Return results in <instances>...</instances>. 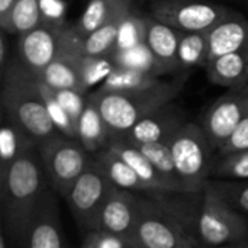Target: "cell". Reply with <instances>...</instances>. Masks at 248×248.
<instances>
[{
  "instance_id": "1",
  "label": "cell",
  "mask_w": 248,
  "mask_h": 248,
  "mask_svg": "<svg viewBox=\"0 0 248 248\" xmlns=\"http://www.w3.org/2000/svg\"><path fill=\"white\" fill-rule=\"evenodd\" d=\"M49 189L38 148L0 171V212L10 243L20 246L31 219Z\"/></svg>"
},
{
  "instance_id": "2",
  "label": "cell",
  "mask_w": 248,
  "mask_h": 248,
  "mask_svg": "<svg viewBox=\"0 0 248 248\" xmlns=\"http://www.w3.org/2000/svg\"><path fill=\"white\" fill-rule=\"evenodd\" d=\"M0 78L1 113L23 128L38 145L60 135L45 108L36 76L16 60L0 73Z\"/></svg>"
},
{
  "instance_id": "3",
  "label": "cell",
  "mask_w": 248,
  "mask_h": 248,
  "mask_svg": "<svg viewBox=\"0 0 248 248\" xmlns=\"http://www.w3.org/2000/svg\"><path fill=\"white\" fill-rule=\"evenodd\" d=\"M187 80V74H177L171 81H160L158 84L129 92V93H90L96 100L99 110L108 124L112 138L125 137L141 119L154 110L174 102Z\"/></svg>"
},
{
  "instance_id": "4",
  "label": "cell",
  "mask_w": 248,
  "mask_h": 248,
  "mask_svg": "<svg viewBox=\"0 0 248 248\" xmlns=\"http://www.w3.org/2000/svg\"><path fill=\"white\" fill-rule=\"evenodd\" d=\"M131 248H199L198 227H192L177 208L141 198L140 214L131 237Z\"/></svg>"
},
{
  "instance_id": "5",
  "label": "cell",
  "mask_w": 248,
  "mask_h": 248,
  "mask_svg": "<svg viewBox=\"0 0 248 248\" xmlns=\"http://www.w3.org/2000/svg\"><path fill=\"white\" fill-rule=\"evenodd\" d=\"M186 193H202L212 176L215 151L202 126L186 122L167 142Z\"/></svg>"
},
{
  "instance_id": "6",
  "label": "cell",
  "mask_w": 248,
  "mask_h": 248,
  "mask_svg": "<svg viewBox=\"0 0 248 248\" xmlns=\"http://www.w3.org/2000/svg\"><path fill=\"white\" fill-rule=\"evenodd\" d=\"M196 227L201 243L208 248L228 247L248 241L247 219L225 201L215 182H208L202 190Z\"/></svg>"
},
{
  "instance_id": "7",
  "label": "cell",
  "mask_w": 248,
  "mask_h": 248,
  "mask_svg": "<svg viewBox=\"0 0 248 248\" xmlns=\"http://www.w3.org/2000/svg\"><path fill=\"white\" fill-rule=\"evenodd\" d=\"M38 151L49 187L64 199L93 158L78 140L61 134L38 145Z\"/></svg>"
},
{
  "instance_id": "8",
  "label": "cell",
  "mask_w": 248,
  "mask_h": 248,
  "mask_svg": "<svg viewBox=\"0 0 248 248\" xmlns=\"http://www.w3.org/2000/svg\"><path fill=\"white\" fill-rule=\"evenodd\" d=\"M110 182L92 158L87 170L73 185L65 198L77 225L86 232L97 230L102 208L112 190Z\"/></svg>"
},
{
  "instance_id": "9",
  "label": "cell",
  "mask_w": 248,
  "mask_h": 248,
  "mask_svg": "<svg viewBox=\"0 0 248 248\" xmlns=\"http://www.w3.org/2000/svg\"><path fill=\"white\" fill-rule=\"evenodd\" d=\"M230 13V7L199 0H157L150 15L180 32H208Z\"/></svg>"
},
{
  "instance_id": "10",
  "label": "cell",
  "mask_w": 248,
  "mask_h": 248,
  "mask_svg": "<svg viewBox=\"0 0 248 248\" xmlns=\"http://www.w3.org/2000/svg\"><path fill=\"white\" fill-rule=\"evenodd\" d=\"M248 116V83L231 87L205 112L202 128L217 151Z\"/></svg>"
},
{
  "instance_id": "11",
  "label": "cell",
  "mask_w": 248,
  "mask_h": 248,
  "mask_svg": "<svg viewBox=\"0 0 248 248\" xmlns=\"http://www.w3.org/2000/svg\"><path fill=\"white\" fill-rule=\"evenodd\" d=\"M67 26L49 28L41 25L23 35H19L17 36L19 62L29 73L38 77L60 55L64 44Z\"/></svg>"
},
{
  "instance_id": "12",
  "label": "cell",
  "mask_w": 248,
  "mask_h": 248,
  "mask_svg": "<svg viewBox=\"0 0 248 248\" xmlns=\"http://www.w3.org/2000/svg\"><path fill=\"white\" fill-rule=\"evenodd\" d=\"M20 248H65L57 193L49 189L31 219Z\"/></svg>"
},
{
  "instance_id": "13",
  "label": "cell",
  "mask_w": 248,
  "mask_h": 248,
  "mask_svg": "<svg viewBox=\"0 0 248 248\" xmlns=\"http://www.w3.org/2000/svg\"><path fill=\"white\" fill-rule=\"evenodd\" d=\"M186 122L183 110L171 102L141 119L122 138L134 145L157 142L167 144Z\"/></svg>"
},
{
  "instance_id": "14",
  "label": "cell",
  "mask_w": 248,
  "mask_h": 248,
  "mask_svg": "<svg viewBox=\"0 0 248 248\" xmlns=\"http://www.w3.org/2000/svg\"><path fill=\"white\" fill-rule=\"evenodd\" d=\"M140 203L141 196H137L134 192L112 187L102 208L97 230H105L128 240L140 214Z\"/></svg>"
},
{
  "instance_id": "15",
  "label": "cell",
  "mask_w": 248,
  "mask_h": 248,
  "mask_svg": "<svg viewBox=\"0 0 248 248\" xmlns=\"http://www.w3.org/2000/svg\"><path fill=\"white\" fill-rule=\"evenodd\" d=\"M147 41L145 44L151 49L158 76L177 74L179 68V41L180 31L158 20L153 15H147Z\"/></svg>"
},
{
  "instance_id": "16",
  "label": "cell",
  "mask_w": 248,
  "mask_h": 248,
  "mask_svg": "<svg viewBox=\"0 0 248 248\" xmlns=\"http://www.w3.org/2000/svg\"><path fill=\"white\" fill-rule=\"evenodd\" d=\"M208 33V64L248 45V19L241 13H231L217 23ZM206 64V65H208Z\"/></svg>"
},
{
  "instance_id": "17",
  "label": "cell",
  "mask_w": 248,
  "mask_h": 248,
  "mask_svg": "<svg viewBox=\"0 0 248 248\" xmlns=\"http://www.w3.org/2000/svg\"><path fill=\"white\" fill-rule=\"evenodd\" d=\"M110 150H113L121 158H124L138 174V177L142 180L145 187L150 193L154 195H176L170 185L160 176V173L155 170L153 163L129 141L125 138H112V142L109 145Z\"/></svg>"
},
{
  "instance_id": "18",
  "label": "cell",
  "mask_w": 248,
  "mask_h": 248,
  "mask_svg": "<svg viewBox=\"0 0 248 248\" xmlns=\"http://www.w3.org/2000/svg\"><path fill=\"white\" fill-rule=\"evenodd\" d=\"M77 140L92 155L108 150L112 142V132L92 94H89L87 106L77 124Z\"/></svg>"
},
{
  "instance_id": "19",
  "label": "cell",
  "mask_w": 248,
  "mask_h": 248,
  "mask_svg": "<svg viewBox=\"0 0 248 248\" xmlns=\"http://www.w3.org/2000/svg\"><path fill=\"white\" fill-rule=\"evenodd\" d=\"M211 83L221 87H238L248 83V45L240 51L227 54L206 65Z\"/></svg>"
},
{
  "instance_id": "20",
  "label": "cell",
  "mask_w": 248,
  "mask_h": 248,
  "mask_svg": "<svg viewBox=\"0 0 248 248\" xmlns=\"http://www.w3.org/2000/svg\"><path fill=\"white\" fill-rule=\"evenodd\" d=\"M93 158L113 187L129 190L134 193H150L142 180L134 171V169L113 150L108 148L102 153L94 154Z\"/></svg>"
},
{
  "instance_id": "21",
  "label": "cell",
  "mask_w": 248,
  "mask_h": 248,
  "mask_svg": "<svg viewBox=\"0 0 248 248\" xmlns=\"http://www.w3.org/2000/svg\"><path fill=\"white\" fill-rule=\"evenodd\" d=\"M38 148L36 141L16 122L1 113L0 125V171L19 160L31 150Z\"/></svg>"
},
{
  "instance_id": "22",
  "label": "cell",
  "mask_w": 248,
  "mask_h": 248,
  "mask_svg": "<svg viewBox=\"0 0 248 248\" xmlns=\"http://www.w3.org/2000/svg\"><path fill=\"white\" fill-rule=\"evenodd\" d=\"M129 7H132L131 0H90L84 13L74 25V29L81 38H86L108 23L119 12Z\"/></svg>"
},
{
  "instance_id": "23",
  "label": "cell",
  "mask_w": 248,
  "mask_h": 248,
  "mask_svg": "<svg viewBox=\"0 0 248 248\" xmlns=\"http://www.w3.org/2000/svg\"><path fill=\"white\" fill-rule=\"evenodd\" d=\"M132 12V7L119 12L108 23L96 29L89 36L83 38V52L87 57H109L115 48L121 23Z\"/></svg>"
},
{
  "instance_id": "24",
  "label": "cell",
  "mask_w": 248,
  "mask_h": 248,
  "mask_svg": "<svg viewBox=\"0 0 248 248\" xmlns=\"http://www.w3.org/2000/svg\"><path fill=\"white\" fill-rule=\"evenodd\" d=\"M208 64V33L182 32L179 41L177 74H187L196 67L206 68Z\"/></svg>"
},
{
  "instance_id": "25",
  "label": "cell",
  "mask_w": 248,
  "mask_h": 248,
  "mask_svg": "<svg viewBox=\"0 0 248 248\" xmlns=\"http://www.w3.org/2000/svg\"><path fill=\"white\" fill-rule=\"evenodd\" d=\"M160 81H161L160 77L150 74V73L115 67V70L109 74V77L100 84L97 92L129 93V92H137V90H144V89L153 87V86L158 84Z\"/></svg>"
},
{
  "instance_id": "26",
  "label": "cell",
  "mask_w": 248,
  "mask_h": 248,
  "mask_svg": "<svg viewBox=\"0 0 248 248\" xmlns=\"http://www.w3.org/2000/svg\"><path fill=\"white\" fill-rule=\"evenodd\" d=\"M155 167L160 176L170 185L174 193H186V189L179 177L174 158L169 144L157 142V144H140L135 145ZM187 195V193H186Z\"/></svg>"
},
{
  "instance_id": "27",
  "label": "cell",
  "mask_w": 248,
  "mask_h": 248,
  "mask_svg": "<svg viewBox=\"0 0 248 248\" xmlns=\"http://www.w3.org/2000/svg\"><path fill=\"white\" fill-rule=\"evenodd\" d=\"M38 26H41V0H16L1 31L19 36Z\"/></svg>"
},
{
  "instance_id": "28",
  "label": "cell",
  "mask_w": 248,
  "mask_h": 248,
  "mask_svg": "<svg viewBox=\"0 0 248 248\" xmlns=\"http://www.w3.org/2000/svg\"><path fill=\"white\" fill-rule=\"evenodd\" d=\"M109 58L112 60L115 67L150 73V74L160 77L155 58L147 44H142V45H138L135 48L125 49V51H113L109 55Z\"/></svg>"
},
{
  "instance_id": "29",
  "label": "cell",
  "mask_w": 248,
  "mask_h": 248,
  "mask_svg": "<svg viewBox=\"0 0 248 248\" xmlns=\"http://www.w3.org/2000/svg\"><path fill=\"white\" fill-rule=\"evenodd\" d=\"M36 80H38V86H39L45 108H46L48 115H49L54 126L57 128V131L67 138L77 140V126L73 122V119L68 116V113L64 110V108L60 105L54 89H51L48 84H45L41 78L36 77Z\"/></svg>"
},
{
  "instance_id": "30",
  "label": "cell",
  "mask_w": 248,
  "mask_h": 248,
  "mask_svg": "<svg viewBox=\"0 0 248 248\" xmlns=\"http://www.w3.org/2000/svg\"><path fill=\"white\" fill-rule=\"evenodd\" d=\"M145 41H147V17L137 15L132 10L121 23L113 51L131 49V48L145 44Z\"/></svg>"
},
{
  "instance_id": "31",
  "label": "cell",
  "mask_w": 248,
  "mask_h": 248,
  "mask_svg": "<svg viewBox=\"0 0 248 248\" xmlns=\"http://www.w3.org/2000/svg\"><path fill=\"white\" fill-rule=\"evenodd\" d=\"M81 83L86 92L96 84H102L115 70V64L109 57H87L83 55L78 62Z\"/></svg>"
},
{
  "instance_id": "32",
  "label": "cell",
  "mask_w": 248,
  "mask_h": 248,
  "mask_svg": "<svg viewBox=\"0 0 248 248\" xmlns=\"http://www.w3.org/2000/svg\"><path fill=\"white\" fill-rule=\"evenodd\" d=\"M212 176L230 180L248 179V151H240L219 157L215 161Z\"/></svg>"
},
{
  "instance_id": "33",
  "label": "cell",
  "mask_w": 248,
  "mask_h": 248,
  "mask_svg": "<svg viewBox=\"0 0 248 248\" xmlns=\"http://www.w3.org/2000/svg\"><path fill=\"white\" fill-rule=\"evenodd\" d=\"M55 96L60 102V105L64 108V110L68 113V116L73 119V122L78 124L89 100V94L78 92V90H54Z\"/></svg>"
},
{
  "instance_id": "34",
  "label": "cell",
  "mask_w": 248,
  "mask_h": 248,
  "mask_svg": "<svg viewBox=\"0 0 248 248\" xmlns=\"http://www.w3.org/2000/svg\"><path fill=\"white\" fill-rule=\"evenodd\" d=\"M215 186L234 209L248 214V183L215 182Z\"/></svg>"
},
{
  "instance_id": "35",
  "label": "cell",
  "mask_w": 248,
  "mask_h": 248,
  "mask_svg": "<svg viewBox=\"0 0 248 248\" xmlns=\"http://www.w3.org/2000/svg\"><path fill=\"white\" fill-rule=\"evenodd\" d=\"M67 1L65 0H41V25L49 28H64Z\"/></svg>"
},
{
  "instance_id": "36",
  "label": "cell",
  "mask_w": 248,
  "mask_h": 248,
  "mask_svg": "<svg viewBox=\"0 0 248 248\" xmlns=\"http://www.w3.org/2000/svg\"><path fill=\"white\" fill-rule=\"evenodd\" d=\"M81 248H131L126 238L108 232L105 230H93L84 234Z\"/></svg>"
},
{
  "instance_id": "37",
  "label": "cell",
  "mask_w": 248,
  "mask_h": 248,
  "mask_svg": "<svg viewBox=\"0 0 248 248\" xmlns=\"http://www.w3.org/2000/svg\"><path fill=\"white\" fill-rule=\"evenodd\" d=\"M240 151H248V116H246V119L232 132V135L217 151V155L224 157Z\"/></svg>"
},
{
  "instance_id": "38",
  "label": "cell",
  "mask_w": 248,
  "mask_h": 248,
  "mask_svg": "<svg viewBox=\"0 0 248 248\" xmlns=\"http://www.w3.org/2000/svg\"><path fill=\"white\" fill-rule=\"evenodd\" d=\"M7 32L1 31L0 32V73H3L7 65L10 64L12 61V55H10V51H9V41H7Z\"/></svg>"
},
{
  "instance_id": "39",
  "label": "cell",
  "mask_w": 248,
  "mask_h": 248,
  "mask_svg": "<svg viewBox=\"0 0 248 248\" xmlns=\"http://www.w3.org/2000/svg\"><path fill=\"white\" fill-rule=\"evenodd\" d=\"M15 1L16 0H0V28H3L6 25Z\"/></svg>"
},
{
  "instance_id": "40",
  "label": "cell",
  "mask_w": 248,
  "mask_h": 248,
  "mask_svg": "<svg viewBox=\"0 0 248 248\" xmlns=\"http://www.w3.org/2000/svg\"><path fill=\"white\" fill-rule=\"evenodd\" d=\"M222 248H248V241H244V243H240V244H234V246H228V247Z\"/></svg>"
},
{
  "instance_id": "41",
  "label": "cell",
  "mask_w": 248,
  "mask_h": 248,
  "mask_svg": "<svg viewBox=\"0 0 248 248\" xmlns=\"http://www.w3.org/2000/svg\"><path fill=\"white\" fill-rule=\"evenodd\" d=\"M153 1H157V0H153Z\"/></svg>"
}]
</instances>
